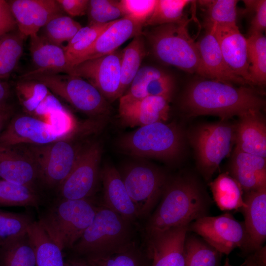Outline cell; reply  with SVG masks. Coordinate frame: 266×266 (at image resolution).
<instances>
[{"label":"cell","instance_id":"f546056e","mask_svg":"<svg viewBox=\"0 0 266 266\" xmlns=\"http://www.w3.org/2000/svg\"><path fill=\"white\" fill-rule=\"evenodd\" d=\"M184 254L185 266H219L222 254L200 236L188 233Z\"/></svg>","mask_w":266,"mask_h":266},{"label":"cell","instance_id":"30bf717a","mask_svg":"<svg viewBox=\"0 0 266 266\" xmlns=\"http://www.w3.org/2000/svg\"><path fill=\"white\" fill-rule=\"evenodd\" d=\"M72 138L43 145H31L24 152L35 164L40 178L50 186H60L72 170L83 148Z\"/></svg>","mask_w":266,"mask_h":266},{"label":"cell","instance_id":"ac0fdd59","mask_svg":"<svg viewBox=\"0 0 266 266\" xmlns=\"http://www.w3.org/2000/svg\"><path fill=\"white\" fill-rule=\"evenodd\" d=\"M244 193L246 206L241 210L247 241L243 250L254 252L264 246L266 239V185Z\"/></svg>","mask_w":266,"mask_h":266},{"label":"cell","instance_id":"d6986e66","mask_svg":"<svg viewBox=\"0 0 266 266\" xmlns=\"http://www.w3.org/2000/svg\"><path fill=\"white\" fill-rule=\"evenodd\" d=\"M170 100L163 97L147 96L130 101L119 102L120 121L130 127L165 123L169 118Z\"/></svg>","mask_w":266,"mask_h":266},{"label":"cell","instance_id":"b9f144b4","mask_svg":"<svg viewBox=\"0 0 266 266\" xmlns=\"http://www.w3.org/2000/svg\"><path fill=\"white\" fill-rule=\"evenodd\" d=\"M89 25L102 24L125 16L120 1L89 0L87 13Z\"/></svg>","mask_w":266,"mask_h":266},{"label":"cell","instance_id":"f35d334b","mask_svg":"<svg viewBox=\"0 0 266 266\" xmlns=\"http://www.w3.org/2000/svg\"><path fill=\"white\" fill-rule=\"evenodd\" d=\"M190 2L189 0H157L153 11L144 27H155L180 21L185 16L184 9Z\"/></svg>","mask_w":266,"mask_h":266},{"label":"cell","instance_id":"277c9868","mask_svg":"<svg viewBox=\"0 0 266 266\" xmlns=\"http://www.w3.org/2000/svg\"><path fill=\"white\" fill-rule=\"evenodd\" d=\"M133 223L104 205L72 249L84 257L109 254L133 242Z\"/></svg>","mask_w":266,"mask_h":266},{"label":"cell","instance_id":"4dcf8cb0","mask_svg":"<svg viewBox=\"0 0 266 266\" xmlns=\"http://www.w3.org/2000/svg\"><path fill=\"white\" fill-rule=\"evenodd\" d=\"M0 266H36L34 249L27 233L0 246Z\"/></svg>","mask_w":266,"mask_h":266},{"label":"cell","instance_id":"e0dca14e","mask_svg":"<svg viewBox=\"0 0 266 266\" xmlns=\"http://www.w3.org/2000/svg\"><path fill=\"white\" fill-rule=\"evenodd\" d=\"M8 2L18 31L25 38L37 34L51 19L63 15L57 0H12Z\"/></svg>","mask_w":266,"mask_h":266},{"label":"cell","instance_id":"f6af8a7d","mask_svg":"<svg viewBox=\"0 0 266 266\" xmlns=\"http://www.w3.org/2000/svg\"><path fill=\"white\" fill-rule=\"evenodd\" d=\"M174 88L173 77L168 73L165 75L152 80L147 85V96L163 97L170 100Z\"/></svg>","mask_w":266,"mask_h":266},{"label":"cell","instance_id":"4fadbf2b","mask_svg":"<svg viewBox=\"0 0 266 266\" xmlns=\"http://www.w3.org/2000/svg\"><path fill=\"white\" fill-rule=\"evenodd\" d=\"M101 147L97 142L83 148L72 170L59 186L61 199L89 198L100 178Z\"/></svg>","mask_w":266,"mask_h":266},{"label":"cell","instance_id":"7dc6e473","mask_svg":"<svg viewBox=\"0 0 266 266\" xmlns=\"http://www.w3.org/2000/svg\"><path fill=\"white\" fill-rule=\"evenodd\" d=\"M16 27L8 1L0 0V36L12 32Z\"/></svg>","mask_w":266,"mask_h":266},{"label":"cell","instance_id":"5bb4252c","mask_svg":"<svg viewBox=\"0 0 266 266\" xmlns=\"http://www.w3.org/2000/svg\"><path fill=\"white\" fill-rule=\"evenodd\" d=\"M72 137L59 133L44 120L21 115L11 119L0 133V146L12 147L24 143L43 145Z\"/></svg>","mask_w":266,"mask_h":266},{"label":"cell","instance_id":"4316f807","mask_svg":"<svg viewBox=\"0 0 266 266\" xmlns=\"http://www.w3.org/2000/svg\"><path fill=\"white\" fill-rule=\"evenodd\" d=\"M27 233L34 249L36 266H65L63 250L51 238L38 221L31 224Z\"/></svg>","mask_w":266,"mask_h":266},{"label":"cell","instance_id":"681fc988","mask_svg":"<svg viewBox=\"0 0 266 266\" xmlns=\"http://www.w3.org/2000/svg\"><path fill=\"white\" fill-rule=\"evenodd\" d=\"M61 8L71 16H80L87 13L89 0H57Z\"/></svg>","mask_w":266,"mask_h":266},{"label":"cell","instance_id":"816d5d0a","mask_svg":"<svg viewBox=\"0 0 266 266\" xmlns=\"http://www.w3.org/2000/svg\"><path fill=\"white\" fill-rule=\"evenodd\" d=\"M266 246H263L250 257L259 266H266Z\"/></svg>","mask_w":266,"mask_h":266},{"label":"cell","instance_id":"cb8c5ba5","mask_svg":"<svg viewBox=\"0 0 266 266\" xmlns=\"http://www.w3.org/2000/svg\"><path fill=\"white\" fill-rule=\"evenodd\" d=\"M230 169L244 192L266 185V158L234 149Z\"/></svg>","mask_w":266,"mask_h":266},{"label":"cell","instance_id":"ba28073f","mask_svg":"<svg viewBox=\"0 0 266 266\" xmlns=\"http://www.w3.org/2000/svg\"><path fill=\"white\" fill-rule=\"evenodd\" d=\"M235 125L228 120L198 126L189 139L201 174L210 179L222 161L230 153L234 142Z\"/></svg>","mask_w":266,"mask_h":266},{"label":"cell","instance_id":"ab89813d","mask_svg":"<svg viewBox=\"0 0 266 266\" xmlns=\"http://www.w3.org/2000/svg\"><path fill=\"white\" fill-rule=\"evenodd\" d=\"M33 222L27 214L0 209V246L26 234Z\"/></svg>","mask_w":266,"mask_h":266},{"label":"cell","instance_id":"7bdbcfd3","mask_svg":"<svg viewBox=\"0 0 266 266\" xmlns=\"http://www.w3.org/2000/svg\"><path fill=\"white\" fill-rule=\"evenodd\" d=\"M166 73L163 69L151 66L140 67L128 90L119 98V102H128L145 97V90L148 84Z\"/></svg>","mask_w":266,"mask_h":266},{"label":"cell","instance_id":"83f0119b","mask_svg":"<svg viewBox=\"0 0 266 266\" xmlns=\"http://www.w3.org/2000/svg\"><path fill=\"white\" fill-rule=\"evenodd\" d=\"M213 199L223 211L242 209L246 205L243 191L238 182L231 175L220 174L209 184Z\"/></svg>","mask_w":266,"mask_h":266},{"label":"cell","instance_id":"c3c4849f","mask_svg":"<svg viewBox=\"0 0 266 266\" xmlns=\"http://www.w3.org/2000/svg\"><path fill=\"white\" fill-rule=\"evenodd\" d=\"M63 106L57 98L50 92L37 107L32 116L44 120L46 116L50 112Z\"/></svg>","mask_w":266,"mask_h":266},{"label":"cell","instance_id":"7a4b0ae2","mask_svg":"<svg viewBox=\"0 0 266 266\" xmlns=\"http://www.w3.org/2000/svg\"><path fill=\"white\" fill-rule=\"evenodd\" d=\"M162 197L146 223V235L189 225L208 213L209 199L200 184L192 176L168 179Z\"/></svg>","mask_w":266,"mask_h":266},{"label":"cell","instance_id":"74e56055","mask_svg":"<svg viewBox=\"0 0 266 266\" xmlns=\"http://www.w3.org/2000/svg\"><path fill=\"white\" fill-rule=\"evenodd\" d=\"M15 90L20 103L30 115L50 93L42 83L26 79H21L17 82Z\"/></svg>","mask_w":266,"mask_h":266},{"label":"cell","instance_id":"836d02e7","mask_svg":"<svg viewBox=\"0 0 266 266\" xmlns=\"http://www.w3.org/2000/svg\"><path fill=\"white\" fill-rule=\"evenodd\" d=\"M23 37L19 31L0 36V77L6 78L16 68L23 51Z\"/></svg>","mask_w":266,"mask_h":266},{"label":"cell","instance_id":"11a10c76","mask_svg":"<svg viewBox=\"0 0 266 266\" xmlns=\"http://www.w3.org/2000/svg\"><path fill=\"white\" fill-rule=\"evenodd\" d=\"M242 266H259L254 262L249 257L244 263Z\"/></svg>","mask_w":266,"mask_h":266},{"label":"cell","instance_id":"6da1fadb","mask_svg":"<svg viewBox=\"0 0 266 266\" xmlns=\"http://www.w3.org/2000/svg\"><path fill=\"white\" fill-rule=\"evenodd\" d=\"M265 99L252 87H236L212 79L197 80L188 85L182 106L189 117L212 115L228 120L251 111H260Z\"/></svg>","mask_w":266,"mask_h":266},{"label":"cell","instance_id":"ee69618b","mask_svg":"<svg viewBox=\"0 0 266 266\" xmlns=\"http://www.w3.org/2000/svg\"><path fill=\"white\" fill-rule=\"evenodd\" d=\"M119 1L125 16L144 26L152 14L157 0H121Z\"/></svg>","mask_w":266,"mask_h":266},{"label":"cell","instance_id":"6f0895ef","mask_svg":"<svg viewBox=\"0 0 266 266\" xmlns=\"http://www.w3.org/2000/svg\"><path fill=\"white\" fill-rule=\"evenodd\" d=\"M0 79H2L0 77Z\"/></svg>","mask_w":266,"mask_h":266},{"label":"cell","instance_id":"d6a6232c","mask_svg":"<svg viewBox=\"0 0 266 266\" xmlns=\"http://www.w3.org/2000/svg\"><path fill=\"white\" fill-rule=\"evenodd\" d=\"M147 257L133 242L112 253L84 258L94 266H149Z\"/></svg>","mask_w":266,"mask_h":266},{"label":"cell","instance_id":"2e32d148","mask_svg":"<svg viewBox=\"0 0 266 266\" xmlns=\"http://www.w3.org/2000/svg\"><path fill=\"white\" fill-rule=\"evenodd\" d=\"M206 29L214 34L229 67L253 87L249 70L246 38L241 34L237 24L214 25Z\"/></svg>","mask_w":266,"mask_h":266},{"label":"cell","instance_id":"5b68a950","mask_svg":"<svg viewBox=\"0 0 266 266\" xmlns=\"http://www.w3.org/2000/svg\"><path fill=\"white\" fill-rule=\"evenodd\" d=\"M98 206L89 198L61 199L49 207L38 221L63 250L72 249L93 222Z\"/></svg>","mask_w":266,"mask_h":266},{"label":"cell","instance_id":"52a82bcc","mask_svg":"<svg viewBox=\"0 0 266 266\" xmlns=\"http://www.w3.org/2000/svg\"><path fill=\"white\" fill-rule=\"evenodd\" d=\"M20 78L42 83L51 92L89 116L106 117L110 113L107 100L94 86L81 77L66 73L28 72Z\"/></svg>","mask_w":266,"mask_h":266},{"label":"cell","instance_id":"ffe728a7","mask_svg":"<svg viewBox=\"0 0 266 266\" xmlns=\"http://www.w3.org/2000/svg\"><path fill=\"white\" fill-rule=\"evenodd\" d=\"M143 27L142 24L126 16L111 22L73 66L114 52L129 39L142 34Z\"/></svg>","mask_w":266,"mask_h":266},{"label":"cell","instance_id":"3957f363","mask_svg":"<svg viewBox=\"0 0 266 266\" xmlns=\"http://www.w3.org/2000/svg\"><path fill=\"white\" fill-rule=\"evenodd\" d=\"M185 16L179 21L154 27L146 36L155 57L161 62L206 77L197 42L191 36Z\"/></svg>","mask_w":266,"mask_h":266},{"label":"cell","instance_id":"f907efd6","mask_svg":"<svg viewBox=\"0 0 266 266\" xmlns=\"http://www.w3.org/2000/svg\"><path fill=\"white\" fill-rule=\"evenodd\" d=\"M14 112L12 106L6 102L0 104V133L8 124Z\"/></svg>","mask_w":266,"mask_h":266},{"label":"cell","instance_id":"d4e9b609","mask_svg":"<svg viewBox=\"0 0 266 266\" xmlns=\"http://www.w3.org/2000/svg\"><path fill=\"white\" fill-rule=\"evenodd\" d=\"M39 177L37 169L31 159L23 151L14 147L0 146V178L34 190L33 184Z\"/></svg>","mask_w":266,"mask_h":266},{"label":"cell","instance_id":"7402d4cb","mask_svg":"<svg viewBox=\"0 0 266 266\" xmlns=\"http://www.w3.org/2000/svg\"><path fill=\"white\" fill-rule=\"evenodd\" d=\"M196 42L206 78L241 86H249L227 65L217 41L210 30H207L202 37Z\"/></svg>","mask_w":266,"mask_h":266},{"label":"cell","instance_id":"8fae6325","mask_svg":"<svg viewBox=\"0 0 266 266\" xmlns=\"http://www.w3.org/2000/svg\"><path fill=\"white\" fill-rule=\"evenodd\" d=\"M189 230L221 254L228 255L236 248L243 250L246 244L243 223L237 221L229 213L200 218L189 225Z\"/></svg>","mask_w":266,"mask_h":266},{"label":"cell","instance_id":"44dd1931","mask_svg":"<svg viewBox=\"0 0 266 266\" xmlns=\"http://www.w3.org/2000/svg\"><path fill=\"white\" fill-rule=\"evenodd\" d=\"M100 178L103 184L104 205L133 223L140 218L117 169L111 165H105L100 171Z\"/></svg>","mask_w":266,"mask_h":266},{"label":"cell","instance_id":"8992f818","mask_svg":"<svg viewBox=\"0 0 266 266\" xmlns=\"http://www.w3.org/2000/svg\"><path fill=\"white\" fill-rule=\"evenodd\" d=\"M118 145L121 151L133 156L170 161L180 155L184 136L177 125L157 122L123 135Z\"/></svg>","mask_w":266,"mask_h":266},{"label":"cell","instance_id":"603a6c76","mask_svg":"<svg viewBox=\"0 0 266 266\" xmlns=\"http://www.w3.org/2000/svg\"><path fill=\"white\" fill-rule=\"evenodd\" d=\"M235 149L266 158V125L260 111L239 117L235 125Z\"/></svg>","mask_w":266,"mask_h":266},{"label":"cell","instance_id":"e575fe53","mask_svg":"<svg viewBox=\"0 0 266 266\" xmlns=\"http://www.w3.org/2000/svg\"><path fill=\"white\" fill-rule=\"evenodd\" d=\"M40 204L35 190L0 180V206H30L38 208Z\"/></svg>","mask_w":266,"mask_h":266},{"label":"cell","instance_id":"484cf974","mask_svg":"<svg viewBox=\"0 0 266 266\" xmlns=\"http://www.w3.org/2000/svg\"><path fill=\"white\" fill-rule=\"evenodd\" d=\"M30 51L35 69L31 73H64L69 65L64 47L38 33L30 36Z\"/></svg>","mask_w":266,"mask_h":266},{"label":"cell","instance_id":"9f6ffc18","mask_svg":"<svg viewBox=\"0 0 266 266\" xmlns=\"http://www.w3.org/2000/svg\"><path fill=\"white\" fill-rule=\"evenodd\" d=\"M223 266H232L230 264L228 259H227L225 264H224Z\"/></svg>","mask_w":266,"mask_h":266},{"label":"cell","instance_id":"8d00e7d4","mask_svg":"<svg viewBox=\"0 0 266 266\" xmlns=\"http://www.w3.org/2000/svg\"><path fill=\"white\" fill-rule=\"evenodd\" d=\"M199 1L205 8L206 28L214 25L236 24L237 0H211Z\"/></svg>","mask_w":266,"mask_h":266},{"label":"cell","instance_id":"7c38bea8","mask_svg":"<svg viewBox=\"0 0 266 266\" xmlns=\"http://www.w3.org/2000/svg\"><path fill=\"white\" fill-rule=\"evenodd\" d=\"M122 53L118 50L98 58L79 63L64 73L81 77L94 86L108 101L120 98Z\"/></svg>","mask_w":266,"mask_h":266},{"label":"cell","instance_id":"9c48e42d","mask_svg":"<svg viewBox=\"0 0 266 266\" xmlns=\"http://www.w3.org/2000/svg\"><path fill=\"white\" fill-rule=\"evenodd\" d=\"M118 170L140 218L147 216L162 197L168 179L166 174L156 166L141 163Z\"/></svg>","mask_w":266,"mask_h":266},{"label":"cell","instance_id":"f1b7e54d","mask_svg":"<svg viewBox=\"0 0 266 266\" xmlns=\"http://www.w3.org/2000/svg\"><path fill=\"white\" fill-rule=\"evenodd\" d=\"M121 53L120 97L130 87L145 56V41L142 34L134 36Z\"/></svg>","mask_w":266,"mask_h":266},{"label":"cell","instance_id":"9a60e30c","mask_svg":"<svg viewBox=\"0 0 266 266\" xmlns=\"http://www.w3.org/2000/svg\"><path fill=\"white\" fill-rule=\"evenodd\" d=\"M189 225L146 235L149 266H185L184 245Z\"/></svg>","mask_w":266,"mask_h":266},{"label":"cell","instance_id":"bcb514c9","mask_svg":"<svg viewBox=\"0 0 266 266\" xmlns=\"http://www.w3.org/2000/svg\"><path fill=\"white\" fill-rule=\"evenodd\" d=\"M246 7L252 9L255 15L251 21L249 34L263 33L266 28V0H244Z\"/></svg>","mask_w":266,"mask_h":266},{"label":"cell","instance_id":"f5cc1de1","mask_svg":"<svg viewBox=\"0 0 266 266\" xmlns=\"http://www.w3.org/2000/svg\"><path fill=\"white\" fill-rule=\"evenodd\" d=\"M65 266H94L87 259L73 258L65 260Z\"/></svg>","mask_w":266,"mask_h":266},{"label":"cell","instance_id":"60d3db41","mask_svg":"<svg viewBox=\"0 0 266 266\" xmlns=\"http://www.w3.org/2000/svg\"><path fill=\"white\" fill-rule=\"evenodd\" d=\"M82 26L69 16L61 15L49 21L43 27V36L49 42L62 46L68 42Z\"/></svg>","mask_w":266,"mask_h":266},{"label":"cell","instance_id":"db71d44e","mask_svg":"<svg viewBox=\"0 0 266 266\" xmlns=\"http://www.w3.org/2000/svg\"><path fill=\"white\" fill-rule=\"evenodd\" d=\"M9 95L8 84L0 79V104L6 102Z\"/></svg>","mask_w":266,"mask_h":266},{"label":"cell","instance_id":"1f68e13d","mask_svg":"<svg viewBox=\"0 0 266 266\" xmlns=\"http://www.w3.org/2000/svg\"><path fill=\"white\" fill-rule=\"evenodd\" d=\"M249 73L253 85L266 82V38L263 33L250 34L246 38Z\"/></svg>","mask_w":266,"mask_h":266},{"label":"cell","instance_id":"d590c367","mask_svg":"<svg viewBox=\"0 0 266 266\" xmlns=\"http://www.w3.org/2000/svg\"><path fill=\"white\" fill-rule=\"evenodd\" d=\"M111 22L99 25H88L86 27H82L74 36L67 42V44L64 47V48L69 67L73 66L77 59L94 44Z\"/></svg>","mask_w":266,"mask_h":266}]
</instances>
